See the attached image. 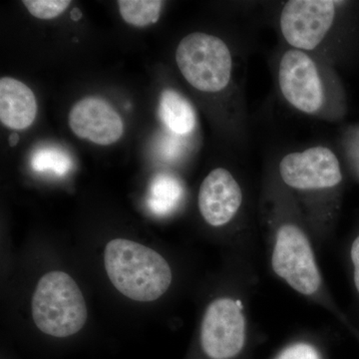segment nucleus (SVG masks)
<instances>
[{"mask_svg": "<svg viewBox=\"0 0 359 359\" xmlns=\"http://www.w3.org/2000/svg\"><path fill=\"white\" fill-rule=\"evenodd\" d=\"M104 264L113 285L133 301H156L171 285L172 271L166 259L133 241L115 238L108 243Z\"/></svg>", "mask_w": 359, "mask_h": 359, "instance_id": "1", "label": "nucleus"}, {"mask_svg": "<svg viewBox=\"0 0 359 359\" xmlns=\"http://www.w3.org/2000/svg\"><path fill=\"white\" fill-rule=\"evenodd\" d=\"M32 318L45 334L68 337L83 328L87 306L75 280L54 271L40 278L32 297Z\"/></svg>", "mask_w": 359, "mask_h": 359, "instance_id": "2", "label": "nucleus"}, {"mask_svg": "<svg viewBox=\"0 0 359 359\" xmlns=\"http://www.w3.org/2000/svg\"><path fill=\"white\" fill-rule=\"evenodd\" d=\"M176 61L187 81L200 91L219 92L230 82L231 52L223 40L214 35H187L177 48Z\"/></svg>", "mask_w": 359, "mask_h": 359, "instance_id": "3", "label": "nucleus"}, {"mask_svg": "<svg viewBox=\"0 0 359 359\" xmlns=\"http://www.w3.org/2000/svg\"><path fill=\"white\" fill-rule=\"evenodd\" d=\"M271 264L275 273L302 294H313L321 278L308 238L294 224L278 231Z\"/></svg>", "mask_w": 359, "mask_h": 359, "instance_id": "4", "label": "nucleus"}, {"mask_svg": "<svg viewBox=\"0 0 359 359\" xmlns=\"http://www.w3.org/2000/svg\"><path fill=\"white\" fill-rule=\"evenodd\" d=\"M242 302L218 299L208 306L201 328V344L212 359H231L242 351L245 320Z\"/></svg>", "mask_w": 359, "mask_h": 359, "instance_id": "5", "label": "nucleus"}, {"mask_svg": "<svg viewBox=\"0 0 359 359\" xmlns=\"http://www.w3.org/2000/svg\"><path fill=\"white\" fill-rule=\"evenodd\" d=\"M334 16V1L290 0L283 7L280 29L297 50H313L330 32Z\"/></svg>", "mask_w": 359, "mask_h": 359, "instance_id": "6", "label": "nucleus"}, {"mask_svg": "<svg viewBox=\"0 0 359 359\" xmlns=\"http://www.w3.org/2000/svg\"><path fill=\"white\" fill-rule=\"evenodd\" d=\"M280 173L287 185L299 190L332 188L342 180L337 156L325 147L285 156L280 164Z\"/></svg>", "mask_w": 359, "mask_h": 359, "instance_id": "7", "label": "nucleus"}, {"mask_svg": "<svg viewBox=\"0 0 359 359\" xmlns=\"http://www.w3.org/2000/svg\"><path fill=\"white\" fill-rule=\"evenodd\" d=\"M278 81L283 96L297 109L314 113L323 103V87L316 66L301 50H290L283 56Z\"/></svg>", "mask_w": 359, "mask_h": 359, "instance_id": "8", "label": "nucleus"}, {"mask_svg": "<svg viewBox=\"0 0 359 359\" xmlns=\"http://www.w3.org/2000/svg\"><path fill=\"white\" fill-rule=\"evenodd\" d=\"M69 126L79 138L103 146L115 143L124 132L121 117L114 108L97 97H87L75 104L69 113Z\"/></svg>", "mask_w": 359, "mask_h": 359, "instance_id": "9", "label": "nucleus"}, {"mask_svg": "<svg viewBox=\"0 0 359 359\" xmlns=\"http://www.w3.org/2000/svg\"><path fill=\"white\" fill-rule=\"evenodd\" d=\"M243 202L238 182L228 170L219 168L205 177L199 192L201 215L212 226H224L236 216Z\"/></svg>", "mask_w": 359, "mask_h": 359, "instance_id": "10", "label": "nucleus"}, {"mask_svg": "<svg viewBox=\"0 0 359 359\" xmlns=\"http://www.w3.org/2000/svg\"><path fill=\"white\" fill-rule=\"evenodd\" d=\"M37 115L34 93L22 82L11 77L0 79V120L11 129L32 126Z\"/></svg>", "mask_w": 359, "mask_h": 359, "instance_id": "11", "label": "nucleus"}, {"mask_svg": "<svg viewBox=\"0 0 359 359\" xmlns=\"http://www.w3.org/2000/svg\"><path fill=\"white\" fill-rule=\"evenodd\" d=\"M159 114L161 120L171 133L186 136L195 129L196 113L193 106L178 92L167 89L161 95Z\"/></svg>", "mask_w": 359, "mask_h": 359, "instance_id": "12", "label": "nucleus"}, {"mask_svg": "<svg viewBox=\"0 0 359 359\" xmlns=\"http://www.w3.org/2000/svg\"><path fill=\"white\" fill-rule=\"evenodd\" d=\"M184 198V187L173 175H156L149 185L147 207L158 217L171 214L181 204Z\"/></svg>", "mask_w": 359, "mask_h": 359, "instance_id": "13", "label": "nucleus"}, {"mask_svg": "<svg viewBox=\"0 0 359 359\" xmlns=\"http://www.w3.org/2000/svg\"><path fill=\"white\" fill-rule=\"evenodd\" d=\"M72 165V160L66 151L52 146L37 149L32 157V167L37 173L65 176L70 171Z\"/></svg>", "mask_w": 359, "mask_h": 359, "instance_id": "14", "label": "nucleus"}, {"mask_svg": "<svg viewBox=\"0 0 359 359\" xmlns=\"http://www.w3.org/2000/svg\"><path fill=\"white\" fill-rule=\"evenodd\" d=\"M118 6L125 22L144 27L157 22L163 2L159 0H119Z\"/></svg>", "mask_w": 359, "mask_h": 359, "instance_id": "15", "label": "nucleus"}, {"mask_svg": "<svg viewBox=\"0 0 359 359\" xmlns=\"http://www.w3.org/2000/svg\"><path fill=\"white\" fill-rule=\"evenodd\" d=\"M71 2L69 0H25L26 8L34 18L52 20L65 13Z\"/></svg>", "mask_w": 359, "mask_h": 359, "instance_id": "16", "label": "nucleus"}, {"mask_svg": "<svg viewBox=\"0 0 359 359\" xmlns=\"http://www.w3.org/2000/svg\"><path fill=\"white\" fill-rule=\"evenodd\" d=\"M276 359H320V356L313 346L299 342L285 348Z\"/></svg>", "mask_w": 359, "mask_h": 359, "instance_id": "17", "label": "nucleus"}, {"mask_svg": "<svg viewBox=\"0 0 359 359\" xmlns=\"http://www.w3.org/2000/svg\"><path fill=\"white\" fill-rule=\"evenodd\" d=\"M181 137L173 134L162 139L160 143V152L163 157L170 160L178 157L182 148H183V142L181 141Z\"/></svg>", "mask_w": 359, "mask_h": 359, "instance_id": "18", "label": "nucleus"}, {"mask_svg": "<svg viewBox=\"0 0 359 359\" xmlns=\"http://www.w3.org/2000/svg\"><path fill=\"white\" fill-rule=\"evenodd\" d=\"M351 259L354 266V283L359 292V236L351 247Z\"/></svg>", "mask_w": 359, "mask_h": 359, "instance_id": "19", "label": "nucleus"}, {"mask_svg": "<svg viewBox=\"0 0 359 359\" xmlns=\"http://www.w3.org/2000/svg\"><path fill=\"white\" fill-rule=\"evenodd\" d=\"M81 18L82 13L80 9L74 8L72 11H71V18H72L73 20L77 21L79 20Z\"/></svg>", "mask_w": 359, "mask_h": 359, "instance_id": "20", "label": "nucleus"}, {"mask_svg": "<svg viewBox=\"0 0 359 359\" xmlns=\"http://www.w3.org/2000/svg\"><path fill=\"white\" fill-rule=\"evenodd\" d=\"M18 141H20V136H18V134L13 133L11 135V137H9V145H11V147L15 146L16 144L18 143Z\"/></svg>", "mask_w": 359, "mask_h": 359, "instance_id": "21", "label": "nucleus"}]
</instances>
